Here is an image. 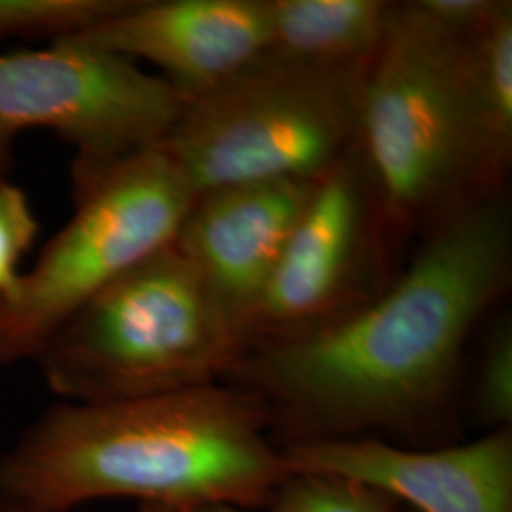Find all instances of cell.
<instances>
[{
  "label": "cell",
  "instance_id": "1",
  "mask_svg": "<svg viewBox=\"0 0 512 512\" xmlns=\"http://www.w3.org/2000/svg\"><path fill=\"white\" fill-rule=\"evenodd\" d=\"M511 274L505 192L473 198L421 236L378 296L321 329L247 349L232 378L291 440L427 427L452 403L469 336Z\"/></svg>",
  "mask_w": 512,
  "mask_h": 512
},
{
  "label": "cell",
  "instance_id": "2",
  "mask_svg": "<svg viewBox=\"0 0 512 512\" xmlns=\"http://www.w3.org/2000/svg\"><path fill=\"white\" fill-rule=\"evenodd\" d=\"M274 414L243 385H200L99 404H57L0 456V494L54 512L137 499L186 512L266 509L289 475Z\"/></svg>",
  "mask_w": 512,
  "mask_h": 512
},
{
  "label": "cell",
  "instance_id": "3",
  "mask_svg": "<svg viewBox=\"0 0 512 512\" xmlns=\"http://www.w3.org/2000/svg\"><path fill=\"white\" fill-rule=\"evenodd\" d=\"M247 351L177 239L97 294L37 359L63 403H118L217 384Z\"/></svg>",
  "mask_w": 512,
  "mask_h": 512
},
{
  "label": "cell",
  "instance_id": "4",
  "mask_svg": "<svg viewBox=\"0 0 512 512\" xmlns=\"http://www.w3.org/2000/svg\"><path fill=\"white\" fill-rule=\"evenodd\" d=\"M465 37L442 29L418 2H393L384 42L365 76L355 145L395 270L410 239L461 203L482 198L461 99Z\"/></svg>",
  "mask_w": 512,
  "mask_h": 512
},
{
  "label": "cell",
  "instance_id": "5",
  "mask_svg": "<svg viewBox=\"0 0 512 512\" xmlns=\"http://www.w3.org/2000/svg\"><path fill=\"white\" fill-rule=\"evenodd\" d=\"M366 73L262 57L184 101L158 148L196 196L238 184L315 181L357 141Z\"/></svg>",
  "mask_w": 512,
  "mask_h": 512
},
{
  "label": "cell",
  "instance_id": "6",
  "mask_svg": "<svg viewBox=\"0 0 512 512\" xmlns=\"http://www.w3.org/2000/svg\"><path fill=\"white\" fill-rule=\"evenodd\" d=\"M65 228L0 298V365L37 363L78 311L137 264L171 245L196 192L162 148H148L74 179Z\"/></svg>",
  "mask_w": 512,
  "mask_h": 512
},
{
  "label": "cell",
  "instance_id": "7",
  "mask_svg": "<svg viewBox=\"0 0 512 512\" xmlns=\"http://www.w3.org/2000/svg\"><path fill=\"white\" fill-rule=\"evenodd\" d=\"M184 99L160 74L74 37L0 54V173L27 129H52L76 148L74 179L162 145Z\"/></svg>",
  "mask_w": 512,
  "mask_h": 512
},
{
  "label": "cell",
  "instance_id": "8",
  "mask_svg": "<svg viewBox=\"0 0 512 512\" xmlns=\"http://www.w3.org/2000/svg\"><path fill=\"white\" fill-rule=\"evenodd\" d=\"M397 275L357 145L311 188L245 327L247 349L321 329L361 308Z\"/></svg>",
  "mask_w": 512,
  "mask_h": 512
},
{
  "label": "cell",
  "instance_id": "9",
  "mask_svg": "<svg viewBox=\"0 0 512 512\" xmlns=\"http://www.w3.org/2000/svg\"><path fill=\"white\" fill-rule=\"evenodd\" d=\"M289 473L346 476L418 512H512V431L435 450L376 435L289 440Z\"/></svg>",
  "mask_w": 512,
  "mask_h": 512
},
{
  "label": "cell",
  "instance_id": "10",
  "mask_svg": "<svg viewBox=\"0 0 512 512\" xmlns=\"http://www.w3.org/2000/svg\"><path fill=\"white\" fill-rule=\"evenodd\" d=\"M74 38L143 59L184 101L232 80L268 48L266 0H131Z\"/></svg>",
  "mask_w": 512,
  "mask_h": 512
},
{
  "label": "cell",
  "instance_id": "11",
  "mask_svg": "<svg viewBox=\"0 0 512 512\" xmlns=\"http://www.w3.org/2000/svg\"><path fill=\"white\" fill-rule=\"evenodd\" d=\"M315 181L207 190L196 196L184 220L177 245L196 264L243 340L247 321L274 274Z\"/></svg>",
  "mask_w": 512,
  "mask_h": 512
},
{
  "label": "cell",
  "instance_id": "12",
  "mask_svg": "<svg viewBox=\"0 0 512 512\" xmlns=\"http://www.w3.org/2000/svg\"><path fill=\"white\" fill-rule=\"evenodd\" d=\"M461 99L478 196L505 192L512 165V2L461 40Z\"/></svg>",
  "mask_w": 512,
  "mask_h": 512
},
{
  "label": "cell",
  "instance_id": "13",
  "mask_svg": "<svg viewBox=\"0 0 512 512\" xmlns=\"http://www.w3.org/2000/svg\"><path fill=\"white\" fill-rule=\"evenodd\" d=\"M385 0H266L264 57L323 69H368L384 42Z\"/></svg>",
  "mask_w": 512,
  "mask_h": 512
},
{
  "label": "cell",
  "instance_id": "14",
  "mask_svg": "<svg viewBox=\"0 0 512 512\" xmlns=\"http://www.w3.org/2000/svg\"><path fill=\"white\" fill-rule=\"evenodd\" d=\"M129 4L131 0H0V40L73 37Z\"/></svg>",
  "mask_w": 512,
  "mask_h": 512
},
{
  "label": "cell",
  "instance_id": "15",
  "mask_svg": "<svg viewBox=\"0 0 512 512\" xmlns=\"http://www.w3.org/2000/svg\"><path fill=\"white\" fill-rule=\"evenodd\" d=\"M270 512H401L389 495L346 476L294 473L277 488Z\"/></svg>",
  "mask_w": 512,
  "mask_h": 512
},
{
  "label": "cell",
  "instance_id": "16",
  "mask_svg": "<svg viewBox=\"0 0 512 512\" xmlns=\"http://www.w3.org/2000/svg\"><path fill=\"white\" fill-rule=\"evenodd\" d=\"M473 408L478 421L490 431L511 429L512 423V321L497 317L486 336L476 372Z\"/></svg>",
  "mask_w": 512,
  "mask_h": 512
},
{
  "label": "cell",
  "instance_id": "17",
  "mask_svg": "<svg viewBox=\"0 0 512 512\" xmlns=\"http://www.w3.org/2000/svg\"><path fill=\"white\" fill-rule=\"evenodd\" d=\"M37 234V217L25 192L0 173V298L18 287L21 260Z\"/></svg>",
  "mask_w": 512,
  "mask_h": 512
},
{
  "label": "cell",
  "instance_id": "18",
  "mask_svg": "<svg viewBox=\"0 0 512 512\" xmlns=\"http://www.w3.org/2000/svg\"><path fill=\"white\" fill-rule=\"evenodd\" d=\"M0 512H54L48 509L37 507L33 503H25L16 497H8V495L0 494Z\"/></svg>",
  "mask_w": 512,
  "mask_h": 512
},
{
  "label": "cell",
  "instance_id": "19",
  "mask_svg": "<svg viewBox=\"0 0 512 512\" xmlns=\"http://www.w3.org/2000/svg\"><path fill=\"white\" fill-rule=\"evenodd\" d=\"M186 512H249L247 509H241L236 505H224V503H213V505H202L196 509H190Z\"/></svg>",
  "mask_w": 512,
  "mask_h": 512
},
{
  "label": "cell",
  "instance_id": "20",
  "mask_svg": "<svg viewBox=\"0 0 512 512\" xmlns=\"http://www.w3.org/2000/svg\"><path fill=\"white\" fill-rule=\"evenodd\" d=\"M139 512H181L175 511V509H169V507H160V505H141V511Z\"/></svg>",
  "mask_w": 512,
  "mask_h": 512
}]
</instances>
